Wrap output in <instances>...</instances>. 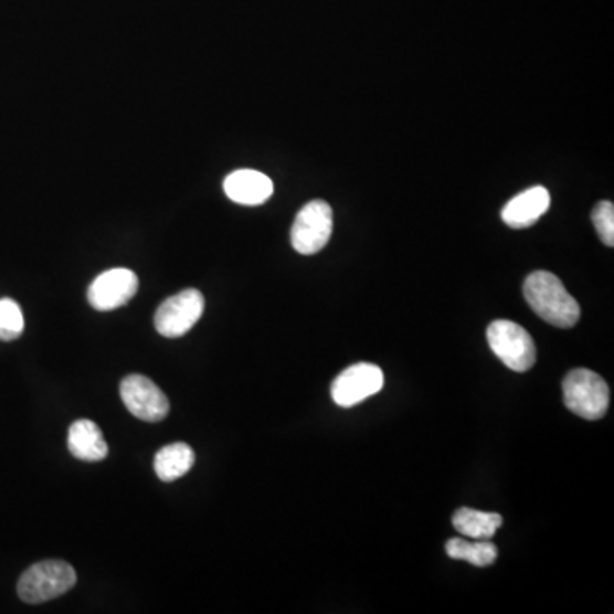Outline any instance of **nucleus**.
<instances>
[{"mask_svg": "<svg viewBox=\"0 0 614 614\" xmlns=\"http://www.w3.org/2000/svg\"><path fill=\"white\" fill-rule=\"evenodd\" d=\"M567 409L585 420H600L610 409V388L596 372L575 369L563 379Z\"/></svg>", "mask_w": 614, "mask_h": 614, "instance_id": "3", "label": "nucleus"}, {"mask_svg": "<svg viewBox=\"0 0 614 614\" xmlns=\"http://www.w3.org/2000/svg\"><path fill=\"white\" fill-rule=\"evenodd\" d=\"M139 290V278L128 268H113L94 278L87 290L91 306L98 311H113L125 306Z\"/></svg>", "mask_w": 614, "mask_h": 614, "instance_id": "9", "label": "nucleus"}, {"mask_svg": "<svg viewBox=\"0 0 614 614\" xmlns=\"http://www.w3.org/2000/svg\"><path fill=\"white\" fill-rule=\"evenodd\" d=\"M502 522V516H498V514L481 512V510L468 509V507L456 510L453 516L454 529L472 540H491Z\"/></svg>", "mask_w": 614, "mask_h": 614, "instance_id": "14", "label": "nucleus"}, {"mask_svg": "<svg viewBox=\"0 0 614 614\" xmlns=\"http://www.w3.org/2000/svg\"><path fill=\"white\" fill-rule=\"evenodd\" d=\"M334 233V210L322 200H313L300 209L290 231V243L300 255H316Z\"/></svg>", "mask_w": 614, "mask_h": 614, "instance_id": "5", "label": "nucleus"}, {"mask_svg": "<svg viewBox=\"0 0 614 614\" xmlns=\"http://www.w3.org/2000/svg\"><path fill=\"white\" fill-rule=\"evenodd\" d=\"M225 195L241 205H262L274 195L271 178L255 169H240L225 178Z\"/></svg>", "mask_w": 614, "mask_h": 614, "instance_id": "10", "label": "nucleus"}, {"mask_svg": "<svg viewBox=\"0 0 614 614\" xmlns=\"http://www.w3.org/2000/svg\"><path fill=\"white\" fill-rule=\"evenodd\" d=\"M491 352L514 372H526L534 366L536 345L531 335L517 322L497 319L487 330Z\"/></svg>", "mask_w": 614, "mask_h": 614, "instance_id": "4", "label": "nucleus"}, {"mask_svg": "<svg viewBox=\"0 0 614 614\" xmlns=\"http://www.w3.org/2000/svg\"><path fill=\"white\" fill-rule=\"evenodd\" d=\"M24 331V316L15 300L0 299V341L18 340Z\"/></svg>", "mask_w": 614, "mask_h": 614, "instance_id": "16", "label": "nucleus"}, {"mask_svg": "<svg viewBox=\"0 0 614 614\" xmlns=\"http://www.w3.org/2000/svg\"><path fill=\"white\" fill-rule=\"evenodd\" d=\"M525 297L532 311L557 328H572L581 319V306L565 285L550 272H534L525 282Z\"/></svg>", "mask_w": 614, "mask_h": 614, "instance_id": "1", "label": "nucleus"}, {"mask_svg": "<svg viewBox=\"0 0 614 614\" xmlns=\"http://www.w3.org/2000/svg\"><path fill=\"white\" fill-rule=\"evenodd\" d=\"M67 444L72 456L87 463H96L108 456V444L103 437L102 428L93 420L74 422L68 428Z\"/></svg>", "mask_w": 614, "mask_h": 614, "instance_id": "12", "label": "nucleus"}, {"mask_svg": "<svg viewBox=\"0 0 614 614\" xmlns=\"http://www.w3.org/2000/svg\"><path fill=\"white\" fill-rule=\"evenodd\" d=\"M121 400L131 415L144 422H161L168 416L169 400L158 384L142 374H130L121 381Z\"/></svg>", "mask_w": 614, "mask_h": 614, "instance_id": "8", "label": "nucleus"}, {"mask_svg": "<svg viewBox=\"0 0 614 614\" xmlns=\"http://www.w3.org/2000/svg\"><path fill=\"white\" fill-rule=\"evenodd\" d=\"M203 309H205V299L200 290H181L159 306L154 316V325L162 337H183L202 318Z\"/></svg>", "mask_w": 614, "mask_h": 614, "instance_id": "6", "label": "nucleus"}, {"mask_svg": "<svg viewBox=\"0 0 614 614\" xmlns=\"http://www.w3.org/2000/svg\"><path fill=\"white\" fill-rule=\"evenodd\" d=\"M550 193L547 188L532 187L514 197L502 210V219L509 227H531L534 222L540 221L548 209H550Z\"/></svg>", "mask_w": 614, "mask_h": 614, "instance_id": "11", "label": "nucleus"}, {"mask_svg": "<svg viewBox=\"0 0 614 614\" xmlns=\"http://www.w3.org/2000/svg\"><path fill=\"white\" fill-rule=\"evenodd\" d=\"M77 582L74 567L62 560L34 563L21 575L18 594L24 603L40 604L56 600L71 591Z\"/></svg>", "mask_w": 614, "mask_h": 614, "instance_id": "2", "label": "nucleus"}, {"mask_svg": "<svg viewBox=\"0 0 614 614\" xmlns=\"http://www.w3.org/2000/svg\"><path fill=\"white\" fill-rule=\"evenodd\" d=\"M592 222L597 229L601 240L606 246H614V205L611 202H600L592 210Z\"/></svg>", "mask_w": 614, "mask_h": 614, "instance_id": "17", "label": "nucleus"}, {"mask_svg": "<svg viewBox=\"0 0 614 614\" xmlns=\"http://www.w3.org/2000/svg\"><path fill=\"white\" fill-rule=\"evenodd\" d=\"M384 387V374L374 363L359 362L345 369L334 384L331 398L341 409L359 405L363 400L374 396Z\"/></svg>", "mask_w": 614, "mask_h": 614, "instance_id": "7", "label": "nucleus"}, {"mask_svg": "<svg viewBox=\"0 0 614 614\" xmlns=\"http://www.w3.org/2000/svg\"><path fill=\"white\" fill-rule=\"evenodd\" d=\"M195 465V453L187 443L168 444L154 457V472L162 481H177Z\"/></svg>", "mask_w": 614, "mask_h": 614, "instance_id": "13", "label": "nucleus"}, {"mask_svg": "<svg viewBox=\"0 0 614 614\" xmlns=\"http://www.w3.org/2000/svg\"><path fill=\"white\" fill-rule=\"evenodd\" d=\"M447 554L453 560H465L475 567H488L497 560L498 550L491 541L479 540L476 543L465 538H453L446 544Z\"/></svg>", "mask_w": 614, "mask_h": 614, "instance_id": "15", "label": "nucleus"}]
</instances>
